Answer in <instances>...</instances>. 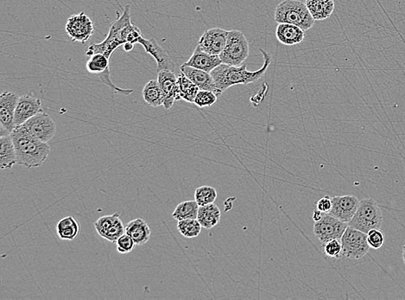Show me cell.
<instances>
[{
  "label": "cell",
  "instance_id": "1",
  "mask_svg": "<svg viewBox=\"0 0 405 300\" xmlns=\"http://www.w3.org/2000/svg\"><path fill=\"white\" fill-rule=\"evenodd\" d=\"M16 162L28 169L42 166L51 155V147L31 136L22 126L16 127L12 132Z\"/></svg>",
  "mask_w": 405,
  "mask_h": 300
},
{
  "label": "cell",
  "instance_id": "2",
  "mask_svg": "<svg viewBox=\"0 0 405 300\" xmlns=\"http://www.w3.org/2000/svg\"><path fill=\"white\" fill-rule=\"evenodd\" d=\"M260 51L263 55V65L259 71H249L246 65L231 66L224 64L213 69L211 75L215 79L219 90L225 92L233 86L248 85L259 81L265 74L272 62L271 55L267 52L263 51L262 49Z\"/></svg>",
  "mask_w": 405,
  "mask_h": 300
},
{
  "label": "cell",
  "instance_id": "3",
  "mask_svg": "<svg viewBox=\"0 0 405 300\" xmlns=\"http://www.w3.org/2000/svg\"><path fill=\"white\" fill-rule=\"evenodd\" d=\"M274 21L292 24L304 31H309L315 25V19L309 12L307 5L299 0H284L276 6Z\"/></svg>",
  "mask_w": 405,
  "mask_h": 300
},
{
  "label": "cell",
  "instance_id": "4",
  "mask_svg": "<svg viewBox=\"0 0 405 300\" xmlns=\"http://www.w3.org/2000/svg\"><path fill=\"white\" fill-rule=\"evenodd\" d=\"M131 23V6L127 5L124 8L123 13L121 15L118 14L117 21L111 25L109 32H108L105 40L100 42V44L90 45L88 48L86 55L88 57H91V55L101 53V54H104L108 58H110L115 49L121 45H124V42L121 39V31Z\"/></svg>",
  "mask_w": 405,
  "mask_h": 300
},
{
  "label": "cell",
  "instance_id": "5",
  "mask_svg": "<svg viewBox=\"0 0 405 300\" xmlns=\"http://www.w3.org/2000/svg\"><path fill=\"white\" fill-rule=\"evenodd\" d=\"M383 215L378 203L374 199H364L360 202L353 219L348 226L367 234L371 229H381Z\"/></svg>",
  "mask_w": 405,
  "mask_h": 300
},
{
  "label": "cell",
  "instance_id": "6",
  "mask_svg": "<svg viewBox=\"0 0 405 300\" xmlns=\"http://www.w3.org/2000/svg\"><path fill=\"white\" fill-rule=\"evenodd\" d=\"M250 45L244 33L230 31L225 49L219 57L222 64L231 66H241L249 57Z\"/></svg>",
  "mask_w": 405,
  "mask_h": 300
},
{
  "label": "cell",
  "instance_id": "7",
  "mask_svg": "<svg viewBox=\"0 0 405 300\" xmlns=\"http://www.w3.org/2000/svg\"><path fill=\"white\" fill-rule=\"evenodd\" d=\"M342 253L349 259L360 260L367 255L371 247L368 244L367 234L348 226L341 239Z\"/></svg>",
  "mask_w": 405,
  "mask_h": 300
},
{
  "label": "cell",
  "instance_id": "8",
  "mask_svg": "<svg viewBox=\"0 0 405 300\" xmlns=\"http://www.w3.org/2000/svg\"><path fill=\"white\" fill-rule=\"evenodd\" d=\"M31 136L44 143H48L55 135L57 127L54 121L45 112L42 111L21 125Z\"/></svg>",
  "mask_w": 405,
  "mask_h": 300
},
{
  "label": "cell",
  "instance_id": "9",
  "mask_svg": "<svg viewBox=\"0 0 405 300\" xmlns=\"http://www.w3.org/2000/svg\"><path fill=\"white\" fill-rule=\"evenodd\" d=\"M348 227V223L342 222L330 214H324L320 221L315 222L314 234L319 242L324 244L331 240H341Z\"/></svg>",
  "mask_w": 405,
  "mask_h": 300
},
{
  "label": "cell",
  "instance_id": "10",
  "mask_svg": "<svg viewBox=\"0 0 405 300\" xmlns=\"http://www.w3.org/2000/svg\"><path fill=\"white\" fill-rule=\"evenodd\" d=\"M65 29L72 41L85 44L94 35V26L90 16L81 12L69 16Z\"/></svg>",
  "mask_w": 405,
  "mask_h": 300
},
{
  "label": "cell",
  "instance_id": "11",
  "mask_svg": "<svg viewBox=\"0 0 405 300\" xmlns=\"http://www.w3.org/2000/svg\"><path fill=\"white\" fill-rule=\"evenodd\" d=\"M228 32L220 28L207 29L200 37L198 46L203 51L220 55L226 47Z\"/></svg>",
  "mask_w": 405,
  "mask_h": 300
},
{
  "label": "cell",
  "instance_id": "12",
  "mask_svg": "<svg viewBox=\"0 0 405 300\" xmlns=\"http://www.w3.org/2000/svg\"><path fill=\"white\" fill-rule=\"evenodd\" d=\"M331 199L332 209L328 214L342 222H350L356 213L361 201L354 196L331 197Z\"/></svg>",
  "mask_w": 405,
  "mask_h": 300
},
{
  "label": "cell",
  "instance_id": "13",
  "mask_svg": "<svg viewBox=\"0 0 405 300\" xmlns=\"http://www.w3.org/2000/svg\"><path fill=\"white\" fill-rule=\"evenodd\" d=\"M18 97L12 92H4L0 97V129L12 134L15 127V110Z\"/></svg>",
  "mask_w": 405,
  "mask_h": 300
},
{
  "label": "cell",
  "instance_id": "14",
  "mask_svg": "<svg viewBox=\"0 0 405 300\" xmlns=\"http://www.w3.org/2000/svg\"><path fill=\"white\" fill-rule=\"evenodd\" d=\"M42 111L40 99L31 95H25L18 98L15 110V127L21 126L29 118Z\"/></svg>",
  "mask_w": 405,
  "mask_h": 300
},
{
  "label": "cell",
  "instance_id": "15",
  "mask_svg": "<svg viewBox=\"0 0 405 300\" xmlns=\"http://www.w3.org/2000/svg\"><path fill=\"white\" fill-rule=\"evenodd\" d=\"M157 81L164 94V107L166 110H170L174 102L182 100L180 97L177 77L174 71H163L158 72Z\"/></svg>",
  "mask_w": 405,
  "mask_h": 300
},
{
  "label": "cell",
  "instance_id": "16",
  "mask_svg": "<svg viewBox=\"0 0 405 300\" xmlns=\"http://www.w3.org/2000/svg\"><path fill=\"white\" fill-rule=\"evenodd\" d=\"M180 71L186 75L190 81H192L200 90L212 91L217 97H220L223 92L220 91L217 87L215 79L209 72L200 71V69L190 67L185 64L180 67Z\"/></svg>",
  "mask_w": 405,
  "mask_h": 300
},
{
  "label": "cell",
  "instance_id": "17",
  "mask_svg": "<svg viewBox=\"0 0 405 300\" xmlns=\"http://www.w3.org/2000/svg\"><path fill=\"white\" fill-rule=\"evenodd\" d=\"M138 44L143 46L146 52L151 55H153L155 60L157 62V71L160 72L163 71H176V64L170 58L166 49L161 47L157 42L154 38L146 39L142 38L140 39Z\"/></svg>",
  "mask_w": 405,
  "mask_h": 300
},
{
  "label": "cell",
  "instance_id": "18",
  "mask_svg": "<svg viewBox=\"0 0 405 300\" xmlns=\"http://www.w3.org/2000/svg\"><path fill=\"white\" fill-rule=\"evenodd\" d=\"M185 64L211 73L213 69L222 64V61L220 60L219 55L209 54V53L203 51L197 45L193 55H191L189 61L185 62Z\"/></svg>",
  "mask_w": 405,
  "mask_h": 300
},
{
  "label": "cell",
  "instance_id": "19",
  "mask_svg": "<svg viewBox=\"0 0 405 300\" xmlns=\"http://www.w3.org/2000/svg\"><path fill=\"white\" fill-rule=\"evenodd\" d=\"M276 37L283 45L293 46L301 44L305 38L304 29L298 26L280 23L276 26Z\"/></svg>",
  "mask_w": 405,
  "mask_h": 300
},
{
  "label": "cell",
  "instance_id": "20",
  "mask_svg": "<svg viewBox=\"0 0 405 300\" xmlns=\"http://www.w3.org/2000/svg\"><path fill=\"white\" fill-rule=\"evenodd\" d=\"M126 233L133 239L138 246H143L149 242L151 236V230L146 221L142 218H137L127 223Z\"/></svg>",
  "mask_w": 405,
  "mask_h": 300
},
{
  "label": "cell",
  "instance_id": "21",
  "mask_svg": "<svg viewBox=\"0 0 405 300\" xmlns=\"http://www.w3.org/2000/svg\"><path fill=\"white\" fill-rule=\"evenodd\" d=\"M16 162V153L11 134L0 137V167L2 170H11Z\"/></svg>",
  "mask_w": 405,
  "mask_h": 300
},
{
  "label": "cell",
  "instance_id": "22",
  "mask_svg": "<svg viewBox=\"0 0 405 300\" xmlns=\"http://www.w3.org/2000/svg\"><path fill=\"white\" fill-rule=\"evenodd\" d=\"M305 5L315 21L330 18L335 11L334 0H306Z\"/></svg>",
  "mask_w": 405,
  "mask_h": 300
},
{
  "label": "cell",
  "instance_id": "23",
  "mask_svg": "<svg viewBox=\"0 0 405 300\" xmlns=\"http://www.w3.org/2000/svg\"><path fill=\"white\" fill-rule=\"evenodd\" d=\"M220 218H222V212L216 204L211 203L200 206L197 220L202 224L204 229H210L218 225Z\"/></svg>",
  "mask_w": 405,
  "mask_h": 300
},
{
  "label": "cell",
  "instance_id": "24",
  "mask_svg": "<svg viewBox=\"0 0 405 300\" xmlns=\"http://www.w3.org/2000/svg\"><path fill=\"white\" fill-rule=\"evenodd\" d=\"M142 94L144 101L151 107L157 108L164 105L166 97L157 80H151L148 82L144 86Z\"/></svg>",
  "mask_w": 405,
  "mask_h": 300
},
{
  "label": "cell",
  "instance_id": "25",
  "mask_svg": "<svg viewBox=\"0 0 405 300\" xmlns=\"http://www.w3.org/2000/svg\"><path fill=\"white\" fill-rule=\"evenodd\" d=\"M57 235L62 240H73L80 232V225L73 216H65L57 225Z\"/></svg>",
  "mask_w": 405,
  "mask_h": 300
},
{
  "label": "cell",
  "instance_id": "26",
  "mask_svg": "<svg viewBox=\"0 0 405 300\" xmlns=\"http://www.w3.org/2000/svg\"><path fill=\"white\" fill-rule=\"evenodd\" d=\"M177 84H179L181 99L190 102V103H194L197 94L199 93L200 88L182 72L177 77Z\"/></svg>",
  "mask_w": 405,
  "mask_h": 300
},
{
  "label": "cell",
  "instance_id": "27",
  "mask_svg": "<svg viewBox=\"0 0 405 300\" xmlns=\"http://www.w3.org/2000/svg\"><path fill=\"white\" fill-rule=\"evenodd\" d=\"M199 204L195 201H185L177 206L172 213V217L177 221L185 219H197Z\"/></svg>",
  "mask_w": 405,
  "mask_h": 300
},
{
  "label": "cell",
  "instance_id": "28",
  "mask_svg": "<svg viewBox=\"0 0 405 300\" xmlns=\"http://www.w3.org/2000/svg\"><path fill=\"white\" fill-rule=\"evenodd\" d=\"M88 71L91 74L101 75L110 72V58L104 54L91 55L86 64Z\"/></svg>",
  "mask_w": 405,
  "mask_h": 300
},
{
  "label": "cell",
  "instance_id": "29",
  "mask_svg": "<svg viewBox=\"0 0 405 300\" xmlns=\"http://www.w3.org/2000/svg\"><path fill=\"white\" fill-rule=\"evenodd\" d=\"M202 227L197 219L181 220L177 223V229L186 238H196L202 232Z\"/></svg>",
  "mask_w": 405,
  "mask_h": 300
},
{
  "label": "cell",
  "instance_id": "30",
  "mask_svg": "<svg viewBox=\"0 0 405 300\" xmlns=\"http://www.w3.org/2000/svg\"><path fill=\"white\" fill-rule=\"evenodd\" d=\"M217 196V190L211 186H202L197 188L195 192V200L199 206L207 205L215 203Z\"/></svg>",
  "mask_w": 405,
  "mask_h": 300
},
{
  "label": "cell",
  "instance_id": "31",
  "mask_svg": "<svg viewBox=\"0 0 405 300\" xmlns=\"http://www.w3.org/2000/svg\"><path fill=\"white\" fill-rule=\"evenodd\" d=\"M142 38L144 37L140 29L137 25L131 24V23L121 31V39L124 45L126 42H133L134 45L138 44V42Z\"/></svg>",
  "mask_w": 405,
  "mask_h": 300
},
{
  "label": "cell",
  "instance_id": "32",
  "mask_svg": "<svg viewBox=\"0 0 405 300\" xmlns=\"http://www.w3.org/2000/svg\"><path fill=\"white\" fill-rule=\"evenodd\" d=\"M126 233V227L124 226L123 222L120 219V216L118 217L116 221L114 223L110 229L107 230L103 238L109 240L111 242L116 243L117 240L121 236Z\"/></svg>",
  "mask_w": 405,
  "mask_h": 300
},
{
  "label": "cell",
  "instance_id": "33",
  "mask_svg": "<svg viewBox=\"0 0 405 300\" xmlns=\"http://www.w3.org/2000/svg\"><path fill=\"white\" fill-rule=\"evenodd\" d=\"M120 216V214L114 213L113 215L102 216L94 223L95 229H96L99 235H100L102 238H103L105 233H107V230L110 229V227L113 225L118 217Z\"/></svg>",
  "mask_w": 405,
  "mask_h": 300
},
{
  "label": "cell",
  "instance_id": "34",
  "mask_svg": "<svg viewBox=\"0 0 405 300\" xmlns=\"http://www.w3.org/2000/svg\"><path fill=\"white\" fill-rule=\"evenodd\" d=\"M218 97L212 91L200 90L195 99V103L199 108H210L217 101Z\"/></svg>",
  "mask_w": 405,
  "mask_h": 300
},
{
  "label": "cell",
  "instance_id": "35",
  "mask_svg": "<svg viewBox=\"0 0 405 300\" xmlns=\"http://www.w3.org/2000/svg\"><path fill=\"white\" fill-rule=\"evenodd\" d=\"M324 251L329 258L341 259V257H343L341 240L334 239L324 243Z\"/></svg>",
  "mask_w": 405,
  "mask_h": 300
},
{
  "label": "cell",
  "instance_id": "36",
  "mask_svg": "<svg viewBox=\"0 0 405 300\" xmlns=\"http://www.w3.org/2000/svg\"><path fill=\"white\" fill-rule=\"evenodd\" d=\"M117 251L120 253H130L133 252L136 243L129 235L125 233L116 242Z\"/></svg>",
  "mask_w": 405,
  "mask_h": 300
},
{
  "label": "cell",
  "instance_id": "37",
  "mask_svg": "<svg viewBox=\"0 0 405 300\" xmlns=\"http://www.w3.org/2000/svg\"><path fill=\"white\" fill-rule=\"evenodd\" d=\"M367 240L371 249H380L385 242L384 233L381 229H371L367 233Z\"/></svg>",
  "mask_w": 405,
  "mask_h": 300
},
{
  "label": "cell",
  "instance_id": "38",
  "mask_svg": "<svg viewBox=\"0 0 405 300\" xmlns=\"http://www.w3.org/2000/svg\"><path fill=\"white\" fill-rule=\"evenodd\" d=\"M332 209V199L331 197L325 196L320 200L316 202V210H320L321 212L328 214Z\"/></svg>",
  "mask_w": 405,
  "mask_h": 300
},
{
  "label": "cell",
  "instance_id": "39",
  "mask_svg": "<svg viewBox=\"0 0 405 300\" xmlns=\"http://www.w3.org/2000/svg\"><path fill=\"white\" fill-rule=\"evenodd\" d=\"M324 213L321 212L320 210H316L313 212L312 218L314 220V222H318L324 216Z\"/></svg>",
  "mask_w": 405,
  "mask_h": 300
},
{
  "label": "cell",
  "instance_id": "40",
  "mask_svg": "<svg viewBox=\"0 0 405 300\" xmlns=\"http://www.w3.org/2000/svg\"><path fill=\"white\" fill-rule=\"evenodd\" d=\"M125 51L126 52H130L131 51H133V48H134V44H133V42H126V44H125L123 45Z\"/></svg>",
  "mask_w": 405,
  "mask_h": 300
},
{
  "label": "cell",
  "instance_id": "41",
  "mask_svg": "<svg viewBox=\"0 0 405 300\" xmlns=\"http://www.w3.org/2000/svg\"><path fill=\"white\" fill-rule=\"evenodd\" d=\"M403 260H404V265H405V243H404V245L403 247Z\"/></svg>",
  "mask_w": 405,
  "mask_h": 300
}]
</instances>
